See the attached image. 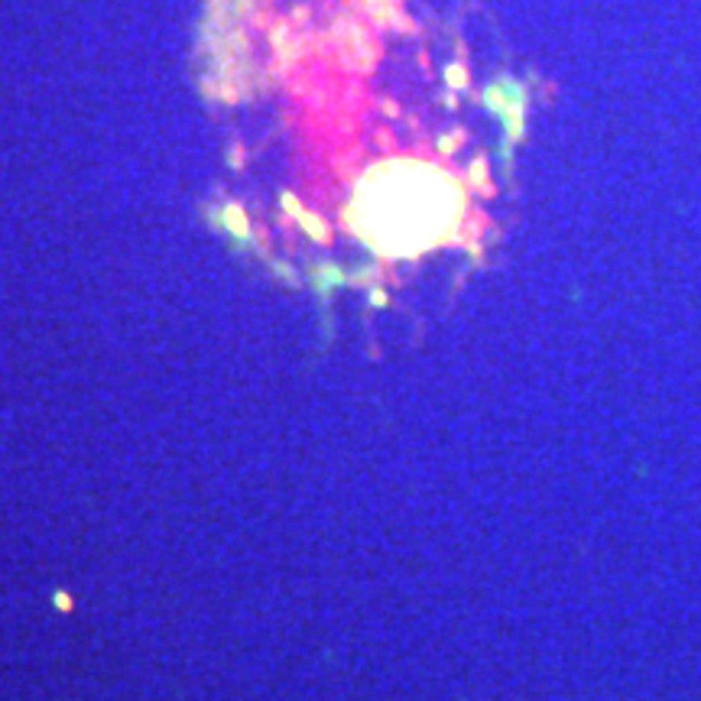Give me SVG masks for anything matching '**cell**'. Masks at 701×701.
<instances>
[{"instance_id":"obj_1","label":"cell","mask_w":701,"mask_h":701,"mask_svg":"<svg viewBox=\"0 0 701 701\" xmlns=\"http://www.w3.org/2000/svg\"><path fill=\"white\" fill-rule=\"evenodd\" d=\"M458 195L432 169L390 166L380 169L361 192V231L383 250H419L442 234L454 218Z\"/></svg>"}]
</instances>
